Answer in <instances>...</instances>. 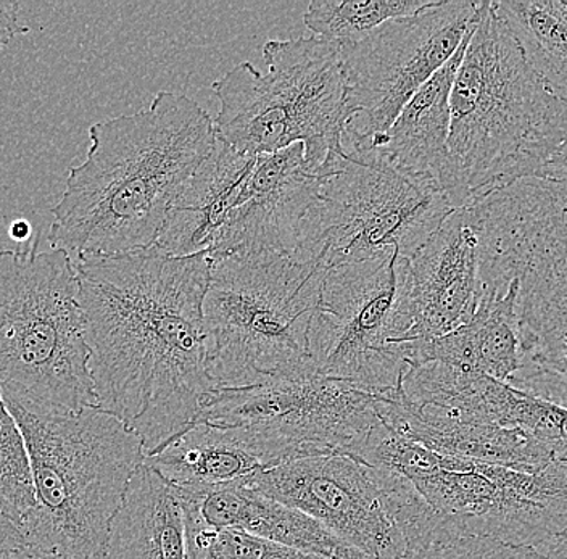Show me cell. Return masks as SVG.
<instances>
[{"instance_id":"20","label":"cell","mask_w":567,"mask_h":559,"mask_svg":"<svg viewBox=\"0 0 567 559\" xmlns=\"http://www.w3.org/2000/svg\"><path fill=\"white\" fill-rule=\"evenodd\" d=\"M145 463L179 491L239 483L278 466L272 453L250 431L204 417L145 456Z\"/></svg>"},{"instance_id":"22","label":"cell","mask_w":567,"mask_h":559,"mask_svg":"<svg viewBox=\"0 0 567 559\" xmlns=\"http://www.w3.org/2000/svg\"><path fill=\"white\" fill-rule=\"evenodd\" d=\"M474 30L456 54L411 97L375 147L411 175L441 184L449 161L453 84Z\"/></svg>"},{"instance_id":"18","label":"cell","mask_w":567,"mask_h":559,"mask_svg":"<svg viewBox=\"0 0 567 559\" xmlns=\"http://www.w3.org/2000/svg\"><path fill=\"white\" fill-rule=\"evenodd\" d=\"M257 157L218 139L177 196L155 249L169 257L210 253L239 204Z\"/></svg>"},{"instance_id":"17","label":"cell","mask_w":567,"mask_h":559,"mask_svg":"<svg viewBox=\"0 0 567 559\" xmlns=\"http://www.w3.org/2000/svg\"><path fill=\"white\" fill-rule=\"evenodd\" d=\"M379 420L393 433L427 451L519 470H537L555 455L537 438L477 417L434 405H411L399 387L379 395Z\"/></svg>"},{"instance_id":"29","label":"cell","mask_w":567,"mask_h":559,"mask_svg":"<svg viewBox=\"0 0 567 559\" xmlns=\"http://www.w3.org/2000/svg\"><path fill=\"white\" fill-rule=\"evenodd\" d=\"M23 548L27 541L20 527L0 513V559H10Z\"/></svg>"},{"instance_id":"26","label":"cell","mask_w":567,"mask_h":559,"mask_svg":"<svg viewBox=\"0 0 567 559\" xmlns=\"http://www.w3.org/2000/svg\"><path fill=\"white\" fill-rule=\"evenodd\" d=\"M181 504L186 515L189 559H329L271 544L243 530L208 526L194 505Z\"/></svg>"},{"instance_id":"5","label":"cell","mask_w":567,"mask_h":559,"mask_svg":"<svg viewBox=\"0 0 567 559\" xmlns=\"http://www.w3.org/2000/svg\"><path fill=\"white\" fill-rule=\"evenodd\" d=\"M466 208L481 286L514 288L520 370L509 385L567 410V183L520 179Z\"/></svg>"},{"instance_id":"21","label":"cell","mask_w":567,"mask_h":559,"mask_svg":"<svg viewBox=\"0 0 567 559\" xmlns=\"http://www.w3.org/2000/svg\"><path fill=\"white\" fill-rule=\"evenodd\" d=\"M102 559H189L181 498L145 462L131 477Z\"/></svg>"},{"instance_id":"8","label":"cell","mask_w":567,"mask_h":559,"mask_svg":"<svg viewBox=\"0 0 567 559\" xmlns=\"http://www.w3.org/2000/svg\"><path fill=\"white\" fill-rule=\"evenodd\" d=\"M0 250V387L56 406H97L91 352L69 252Z\"/></svg>"},{"instance_id":"30","label":"cell","mask_w":567,"mask_h":559,"mask_svg":"<svg viewBox=\"0 0 567 559\" xmlns=\"http://www.w3.org/2000/svg\"><path fill=\"white\" fill-rule=\"evenodd\" d=\"M542 179H551L559 180V183H567V137L565 143L559 145L556 154L553 155L547 172H545L544 178Z\"/></svg>"},{"instance_id":"16","label":"cell","mask_w":567,"mask_h":559,"mask_svg":"<svg viewBox=\"0 0 567 559\" xmlns=\"http://www.w3.org/2000/svg\"><path fill=\"white\" fill-rule=\"evenodd\" d=\"M319 176L303 144L258 155L239 204L210 250V258L239 252H296L301 222L317 199Z\"/></svg>"},{"instance_id":"32","label":"cell","mask_w":567,"mask_h":559,"mask_svg":"<svg viewBox=\"0 0 567 559\" xmlns=\"http://www.w3.org/2000/svg\"><path fill=\"white\" fill-rule=\"evenodd\" d=\"M544 555L548 559H567V532L553 541L547 550L544 551Z\"/></svg>"},{"instance_id":"2","label":"cell","mask_w":567,"mask_h":559,"mask_svg":"<svg viewBox=\"0 0 567 559\" xmlns=\"http://www.w3.org/2000/svg\"><path fill=\"white\" fill-rule=\"evenodd\" d=\"M52 208L49 242L84 257L151 249L190 176L218 143L215 122L186 94L162 91L140 112L89 127Z\"/></svg>"},{"instance_id":"23","label":"cell","mask_w":567,"mask_h":559,"mask_svg":"<svg viewBox=\"0 0 567 559\" xmlns=\"http://www.w3.org/2000/svg\"><path fill=\"white\" fill-rule=\"evenodd\" d=\"M494 7L534 72L567 104V2L509 0Z\"/></svg>"},{"instance_id":"14","label":"cell","mask_w":567,"mask_h":559,"mask_svg":"<svg viewBox=\"0 0 567 559\" xmlns=\"http://www.w3.org/2000/svg\"><path fill=\"white\" fill-rule=\"evenodd\" d=\"M379 395L317 370L239 389H216L200 417L260 438L278 466L347 453L375 424Z\"/></svg>"},{"instance_id":"4","label":"cell","mask_w":567,"mask_h":559,"mask_svg":"<svg viewBox=\"0 0 567 559\" xmlns=\"http://www.w3.org/2000/svg\"><path fill=\"white\" fill-rule=\"evenodd\" d=\"M2 394L33 473L35 506L21 527L27 548L70 559L104 558L110 526L145 462L141 438L99 406L70 412L12 389Z\"/></svg>"},{"instance_id":"15","label":"cell","mask_w":567,"mask_h":559,"mask_svg":"<svg viewBox=\"0 0 567 559\" xmlns=\"http://www.w3.org/2000/svg\"><path fill=\"white\" fill-rule=\"evenodd\" d=\"M481 292L476 222L470 208H458L408 260L403 345L434 341L470 323Z\"/></svg>"},{"instance_id":"7","label":"cell","mask_w":567,"mask_h":559,"mask_svg":"<svg viewBox=\"0 0 567 559\" xmlns=\"http://www.w3.org/2000/svg\"><path fill=\"white\" fill-rule=\"evenodd\" d=\"M265 70L243 62L212 84L219 112L216 134L250 155L303 144L318 176L346 154L354 112L342 48L318 37L272 39L264 45Z\"/></svg>"},{"instance_id":"28","label":"cell","mask_w":567,"mask_h":559,"mask_svg":"<svg viewBox=\"0 0 567 559\" xmlns=\"http://www.w3.org/2000/svg\"><path fill=\"white\" fill-rule=\"evenodd\" d=\"M20 3L0 0V51L12 42L18 34H24L30 28L20 23Z\"/></svg>"},{"instance_id":"34","label":"cell","mask_w":567,"mask_h":559,"mask_svg":"<svg viewBox=\"0 0 567 559\" xmlns=\"http://www.w3.org/2000/svg\"><path fill=\"white\" fill-rule=\"evenodd\" d=\"M559 462H566L567 463V448H566L565 455H563V458L559 459Z\"/></svg>"},{"instance_id":"33","label":"cell","mask_w":567,"mask_h":559,"mask_svg":"<svg viewBox=\"0 0 567 559\" xmlns=\"http://www.w3.org/2000/svg\"><path fill=\"white\" fill-rule=\"evenodd\" d=\"M10 559H70L65 557H59V555L39 553V551L30 550V548H23L18 551Z\"/></svg>"},{"instance_id":"24","label":"cell","mask_w":567,"mask_h":559,"mask_svg":"<svg viewBox=\"0 0 567 559\" xmlns=\"http://www.w3.org/2000/svg\"><path fill=\"white\" fill-rule=\"evenodd\" d=\"M429 3V0H313L305 12L303 23L313 37L349 48L389 21L416 15Z\"/></svg>"},{"instance_id":"10","label":"cell","mask_w":567,"mask_h":559,"mask_svg":"<svg viewBox=\"0 0 567 559\" xmlns=\"http://www.w3.org/2000/svg\"><path fill=\"white\" fill-rule=\"evenodd\" d=\"M243 483L299 509L370 559H405L446 529L410 480L346 453L293 459Z\"/></svg>"},{"instance_id":"1","label":"cell","mask_w":567,"mask_h":559,"mask_svg":"<svg viewBox=\"0 0 567 559\" xmlns=\"http://www.w3.org/2000/svg\"><path fill=\"white\" fill-rule=\"evenodd\" d=\"M74 265L97 406L152 455L197 421L218 389L204 323L210 255L151 247Z\"/></svg>"},{"instance_id":"11","label":"cell","mask_w":567,"mask_h":559,"mask_svg":"<svg viewBox=\"0 0 567 559\" xmlns=\"http://www.w3.org/2000/svg\"><path fill=\"white\" fill-rule=\"evenodd\" d=\"M408 260L399 253L329 268L308 334L322 376L374 395L395 391L410 368L403 345Z\"/></svg>"},{"instance_id":"27","label":"cell","mask_w":567,"mask_h":559,"mask_svg":"<svg viewBox=\"0 0 567 559\" xmlns=\"http://www.w3.org/2000/svg\"><path fill=\"white\" fill-rule=\"evenodd\" d=\"M405 559H548L537 548L506 544L485 536L458 534L450 529L423 550Z\"/></svg>"},{"instance_id":"6","label":"cell","mask_w":567,"mask_h":559,"mask_svg":"<svg viewBox=\"0 0 567 559\" xmlns=\"http://www.w3.org/2000/svg\"><path fill=\"white\" fill-rule=\"evenodd\" d=\"M326 272L282 252L212 258L204 323L216 387H250L315 370L308 334Z\"/></svg>"},{"instance_id":"25","label":"cell","mask_w":567,"mask_h":559,"mask_svg":"<svg viewBox=\"0 0 567 559\" xmlns=\"http://www.w3.org/2000/svg\"><path fill=\"white\" fill-rule=\"evenodd\" d=\"M35 506L27 442L0 387V513L23 527Z\"/></svg>"},{"instance_id":"12","label":"cell","mask_w":567,"mask_h":559,"mask_svg":"<svg viewBox=\"0 0 567 559\" xmlns=\"http://www.w3.org/2000/svg\"><path fill=\"white\" fill-rule=\"evenodd\" d=\"M481 3L431 2L416 15L389 21L358 44L342 48L354 112L347 126L346 148L378 147L411 97L476 28Z\"/></svg>"},{"instance_id":"31","label":"cell","mask_w":567,"mask_h":559,"mask_svg":"<svg viewBox=\"0 0 567 559\" xmlns=\"http://www.w3.org/2000/svg\"><path fill=\"white\" fill-rule=\"evenodd\" d=\"M31 231H33V228H31L27 219H17V221L10 225L9 236L12 237L16 242H27V240L30 239Z\"/></svg>"},{"instance_id":"13","label":"cell","mask_w":567,"mask_h":559,"mask_svg":"<svg viewBox=\"0 0 567 559\" xmlns=\"http://www.w3.org/2000/svg\"><path fill=\"white\" fill-rule=\"evenodd\" d=\"M406 479L458 534L540 550L567 529V477L556 466L519 470L431 451Z\"/></svg>"},{"instance_id":"3","label":"cell","mask_w":567,"mask_h":559,"mask_svg":"<svg viewBox=\"0 0 567 559\" xmlns=\"http://www.w3.org/2000/svg\"><path fill=\"white\" fill-rule=\"evenodd\" d=\"M566 137V102L534 72L494 2H482L453 84L443 193L458 210L517 180L544 178Z\"/></svg>"},{"instance_id":"9","label":"cell","mask_w":567,"mask_h":559,"mask_svg":"<svg viewBox=\"0 0 567 559\" xmlns=\"http://www.w3.org/2000/svg\"><path fill=\"white\" fill-rule=\"evenodd\" d=\"M455 211L441 184L378 148L350 151L319 175L293 257L329 268L399 253L413 258Z\"/></svg>"},{"instance_id":"19","label":"cell","mask_w":567,"mask_h":559,"mask_svg":"<svg viewBox=\"0 0 567 559\" xmlns=\"http://www.w3.org/2000/svg\"><path fill=\"white\" fill-rule=\"evenodd\" d=\"M176 494L184 504L194 505L208 526L243 530L258 539L317 557L370 559L310 516L266 497L243 480L205 490H176Z\"/></svg>"}]
</instances>
